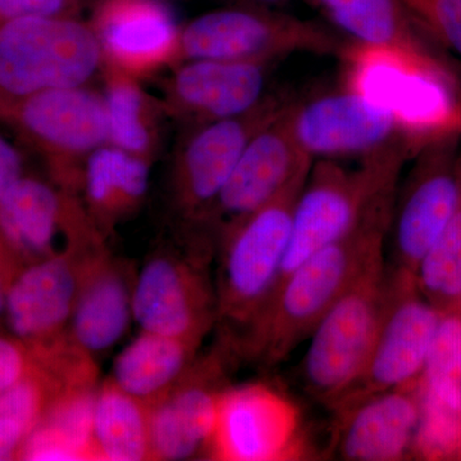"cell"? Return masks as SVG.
I'll return each mask as SVG.
<instances>
[{
  "mask_svg": "<svg viewBox=\"0 0 461 461\" xmlns=\"http://www.w3.org/2000/svg\"><path fill=\"white\" fill-rule=\"evenodd\" d=\"M459 200L450 222L418 266V290L436 306L450 305L461 299V151L459 154ZM438 309V308H437Z\"/></svg>",
  "mask_w": 461,
  "mask_h": 461,
  "instance_id": "obj_29",
  "label": "cell"
},
{
  "mask_svg": "<svg viewBox=\"0 0 461 461\" xmlns=\"http://www.w3.org/2000/svg\"><path fill=\"white\" fill-rule=\"evenodd\" d=\"M25 359L23 351L14 342L0 338V393L23 381Z\"/></svg>",
  "mask_w": 461,
  "mask_h": 461,
  "instance_id": "obj_36",
  "label": "cell"
},
{
  "mask_svg": "<svg viewBox=\"0 0 461 461\" xmlns=\"http://www.w3.org/2000/svg\"><path fill=\"white\" fill-rule=\"evenodd\" d=\"M132 318V287L118 267L100 256L87 269L69 327L85 354L104 353L123 338Z\"/></svg>",
  "mask_w": 461,
  "mask_h": 461,
  "instance_id": "obj_23",
  "label": "cell"
},
{
  "mask_svg": "<svg viewBox=\"0 0 461 461\" xmlns=\"http://www.w3.org/2000/svg\"><path fill=\"white\" fill-rule=\"evenodd\" d=\"M341 50L338 39L315 23L250 9L209 12L181 29V62L211 59L267 65L275 58L300 51L330 54Z\"/></svg>",
  "mask_w": 461,
  "mask_h": 461,
  "instance_id": "obj_8",
  "label": "cell"
},
{
  "mask_svg": "<svg viewBox=\"0 0 461 461\" xmlns=\"http://www.w3.org/2000/svg\"><path fill=\"white\" fill-rule=\"evenodd\" d=\"M285 105L280 99L266 96L247 113L194 124L195 129L182 142L175 162L176 195L185 213L208 222L249 141Z\"/></svg>",
  "mask_w": 461,
  "mask_h": 461,
  "instance_id": "obj_12",
  "label": "cell"
},
{
  "mask_svg": "<svg viewBox=\"0 0 461 461\" xmlns=\"http://www.w3.org/2000/svg\"><path fill=\"white\" fill-rule=\"evenodd\" d=\"M355 41L426 50L412 32L399 0H315Z\"/></svg>",
  "mask_w": 461,
  "mask_h": 461,
  "instance_id": "obj_28",
  "label": "cell"
},
{
  "mask_svg": "<svg viewBox=\"0 0 461 461\" xmlns=\"http://www.w3.org/2000/svg\"><path fill=\"white\" fill-rule=\"evenodd\" d=\"M103 75L108 144L150 159L158 140L157 112L162 104L154 105L139 78L107 66Z\"/></svg>",
  "mask_w": 461,
  "mask_h": 461,
  "instance_id": "obj_27",
  "label": "cell"
},
{
  "mask_svg": "<svg viewBox=\"0 0 461 461\" xmlns=\"http://www.w3.org/2000/svg\"><path fill=\"white\" fill-rule=\"evenodd\" d=\"M266 65L230 60H185L166 85L162 108L194 124L247 113L266 95Z\"/></svg>",
  "mask_w": 461,
  "mask_h": 461,
  "instance_id": "obj_18",
  "label": "cell"
},
{
  "mask_svg": "<svg viewBox=\"0 0 461 461\" xmlns=\"http://www.w3.org/2000/svg\"><path fill=\"white\" fill-rule=\"evenodd\" d=\"M395 195L377 203L345 238L321 249L273 291L263 311L245 330L247 354L277 366L312 335L327 311L384 250Z\"/></svg>",
  "mask_w": 461,
  "mask_h": 461,
  "instance_id": "obj_1",
  "label": "cell"
},
{
  "mask_svg": "<svg viewBox=\"0 0 461 461\" xmlns=\"http://www.w3.org/2000/svg\"><path fill=\"white\" fill-rule=\"evenodd\" d=\"M457 455L461 457V438H460V445H459V451H457Z\"/></svg>",
  "mask_w": 461,
  "mask_h": 461,
  "instance_id": "obj_40",
  "label": "cell"
},
{
  "mask_svg": "<svg viewBox=\"0 0 461 461\" xmlns=\"http://www.w3.org/2000/svg\"><path fill=\"white\" fill-rule=\"evenodd\" d=\"M457 138L420 149L391 218V272L415 277L418 266L450 222L459 200Z\"/></svg>",
  "mask_w": 461,
  "mask_h": 461,
  "instance_id": "obj_10",
  "label": "cell"
},
{
  "mask_svg": "<svg viewBox=\"0 0 461 461\" xmlns=\"http://www.w3.org/2000/svg\"><path fill=\"white\" fill-rule=\"evenodd\" d=\"M0 238L45 259L98 253L102 233L74 191L23 176L0 203Z\"/></svg>",
  "mask_w": 461,
  "mask_h": 461,
  "instance_id": "obj_11",
  "label": "cell"
},
{
  "mask_svg": "<svg viewBox=\"0 0 461 461\" xmlns=\"http://www.w3.org/2000/svg\"><path fill=\"white\" fill-rule=\"evenodd\" d=\"M93 444L95 459L141 461L150 457L147 403L113 384L96 393Z\"/></svg>",
  "mask_w": 461,
  "mask_h": 461,
  "instance_id": "obj_26",
  "label": "cell"
},
{
  "mask_svg": "<svg viewBox=\"0 0 461 461\" xmlns=\"http://www.w3.org/2000/svg\"><path fill=\"white\" fill-rule=\"evenodd\" d=\"M259 2H277V0H259Z\"/></svg>",
  "mask_w": 461,
  "mask_h": 461,
  "instance_id": "obj_41",
  "label": "cell"
},
{
  "mask_svg": "<svg viewBox=\"0 0 461 461\" xmlns=\"http://www.w3.org/2000/svg\"><path fill=\"white\" fill-rule=\"evenodd\" d=\"M196 344L144 332L114 360L112 384L151 405L166 396L189 371Z\"/></svg>",
  "mask_w": 461,
  "mask_h": 461,
  "instance_id": "obj_24",
  "label": "cell"
},
{
  "mask_svg": "<svg viewBox=\"0 0 461 461\" xmlns=\"http://www.w3.org/2000/svg\"><path fill=\"white\" fill-rule=\"evenodd\" d=\"M95 396L90 384L67 388L63 396L54 403L45 423L29 433L23 448L25 459H95L93 444Z\"/></svg>",
  "mask_w": 461,
  "mask_h": 461,
  "instance_id": "obj_25",
  "label": "cell"
},
{
  "mask_svg": "<svg viewBox=\"0 0 461 461\" xmlns=\"http://www.w3.org/2000/svg\"><path fill=\"white\" fill-rule=\"evenodd\" d=\"M29 430L11 417L0 415V461L12 459Z\"/></svg>",
  "mask_w": 461,
  "mask_h": 461,
  "instance_id": "obj_37",
  "label": "cell"
},
{
  "mask_svg": "<svg viewBox=\"0 0 461 461\" xmlns=\"http://www.w3.org/2000/svg\"><path fill=\"white\" fill-rule=\"evenodd\" d=\"M102 256L45 258L14 280L5 294L8 326L20 339L50 338L69 323L91 263Z\"/></svg>",
  "mask_w": 461,
  "mask_h": 461,
  "instance_id": "obj_19",
  "label": "cell"
},
{
  "mask_svg": "<svg viewBox=\"0 0 461 461\" xmlns=\"http://www.w3.org/2000/svg\"><path fill=\"white\" fill-rule=\"evenodd\" d=\"M390 297L384 250L364 267L309 336L302 362L305 390L333 409L364 371Z\"/></svg>",
  "mask_w": 461,
  "mask_h": 461,
  "instance_id": "obj_4",
  "label": "cell"
},
{
  "mask_svg": "<svg viewBox=\"0 0 461 461\" xmlns=\"http://www.w3.org/2000/svg\"><path fill=\"white\" fill-rule=\"evenodd\" d=\"M217 300L194 266L169 256L145 264L132 286V317L144 332L199 344Z\"/></svg>",
  "mask_w": 461,
  "mask_h": 461,
  "instance_id": "obj_17",
  "label": "cell"
},
{
  "mask_svg": "<svg viewBox=\"0 0 461 461\" xmlns=\"http://www.w3.org/2000/svg\"><path fill=\"white\" fill-rule=\"evenodd\" d=\"M420 424L414 451L427 459L457 455L461 438V411L446 405L418 388Z\"/></svg>",
  "mask_w": 461,
  "mask_h": 461,
  "instance_id": "obj_31",
  "label": "cell"
},
{
  "mask_svg": "<svg viewBox=\"0 0 461 461\" xmlns=\"http://www.w3.org/2000/svg\"><path fill=\"white\" fill-rule=\"evenodd\" d=\"M387 272L390 297L377 339L362 375L335 411L375 393L411 386L423 372L442 313L418 295L415 277Z\"/></svg>",
  "mask_w": 461,
  "mask_h": 461,
  "instance_id": "obj_9",
  "label": "cell"
},
{
  "mask_svg": "<svg viewBox=\"0 0 461 461\" xmlns=\"http://www.w3.org/2000/svg\"><path fill=\"white\" fill-rule=\"evenodd\" d=\"M400 3H403L406 7L412 8L415 5H417L418 0H399Z\"/></svg>",
  "mask_w": 461,
  "mask_h": 461,
  "instance_id": "obj_39",
  "label": "cell"
},
{
  "mask_svg": "<svg viewBox=\"0 0 461 461\" xmlns=\"http://www.w3.org/2000/svg\"><path fill=\"white\" fill-rule=\"evenodd\" d=\"M302 447L299 411L286 396L260 384L223 391L211 447L214 459L290 460Z\"/></svg>",
  "mask_w": 461,
  "mask_h": 461,
  "instance_id": "obj_13",
  "label": "cell"
},
{
  "mask_svg": "<svg viewBox=\"0 0 461 461\" xmlns=\"http://www.w3.org/2000/svg\"><path fill=\"white\" fill-rule=\"evenodd\" d=\"M420 378L421 393L461 411L460 314H442Z\"/></svg>",
  "mask_w": 461,
  "mask_h": 461,
  "instance_id": "obj_30",
  "label": "cell"
},
{
  "mask_svg": "<svg viewBox=\"0 0 461 461\" xmlns=\"http://www.w3.org/2000/svg\"><path fill=\"white\" fill-rule=\"evenodd\" d=\"M42 393L41 386L23 378L0 393V415L20 421L29 433L35 429L41 415Z\"/></svg>",
  "mask_w": 461,
  "mask_h": 461,
  "instance_id": "obj_33",
  "label": "cell"
},
{
  "mask_svg": "<svg viewBox=\"0 0 461 461\" xmlns=\"http://www.w3.org/2000/svg\"><path fill=\"white\" fill-rule=\"evenodd\" d=\"M103 67L93 27L76 17H23L0 25V99L85 86Z\"/></svg>",
  "mask_w": 461,
  "mask_h": 461,
  "instance_id": "obj_5",
  "label": "cell"
},
{
  "mask_svg": "<svg viewBox=\"0 0 461 461\" xmlns=\"http://www.w3.org/2000/svg\"><path fill=\"white\" fill-rule=\"evenodd\" d=\"M90 25L104 66L139 80L181 62V29L165 0H100Z\"/></svg>",
  "mask_w": 461,
  "mask_h": 461,
  "instance_id": "obj_15",
  "label": "cell"
},
{
  "mask_svg": "<svg viewBox=\"0 0 461 461\" xmlns=\"http://www.w3.org/2000/svg\"><path fill=\"white\" fill-rule=\"evenodd\" d=\"M23 177V160L21 153L0 132V203Z\"/></svg>",
  "mask_w": 461,
  "mask_h": 461,
  "instance_id": "obj_35",
  "label": "cell"
},
{
  "mask_svg": "<svg viewBox=\"0 0 461 461\" xmlns=\"http://www.w3.org/2000/svg\"><path fill=\"white\" fill-rule=\"evenodd\" d=\"M287 104L253 136L209 215L222 238L227 230L268 204L300 176L311 172L313 158L297 145L288 126Z\"/></svg>",
  "mask_w": 461,
  "mask_h": 461,
  "instance_id": "obj_14",
  "label": "cell"
},
{
  "mask_svg": "<svg viewBox=\"0 0 461 461\" xmlns=\"http://www.w3.org/2000/svg\"><path fill=\"white\" fill-rule=\"evenodd\" d=\"M342 89L390 112L409 156L461 135L453 76L426 50L354 41L339 51Z\"/></svg>",
  "mask_w": 461,
  "mask_h": 461,
  "instance_id": "obj_2",
  "label": "cell"
},
{
  "mask_svg": "<svg viewBox=\"0 0 461 461\" xmlns=\"http://www.w3.org/2000/svg\"><path fill=\"white\" fill-rule=\"evenodd\" d=\"M150 159L104 144L87 157L78 189L83 204L100 233L129 217L147 196Z\"/></svg>",
  "mask_w": 461,
  "mask_h": 461,
  "instance_id": "obj_22",
  "label": "cell"
},
{
  "mask_svg": "<svg viewBox=\"0 0 461 461\" xmlns=\"http://www.w3.org/2000/svg\"><path fill=\"white\" fill-rule=\"evenodd\" d=\"M286 115L297 145L312 158L363 157L400 139L390 112L345 89L287 105Z\"/></svg>",
  "mask_w": 461,
  "mask_h": 461,
  "instance_id": "obj_16",
  "label": "cell"
},
{
  "mask_svg": "<svg viewBox=\"0 0 461 461\" xmlns=\"http://www.w3.org/2000/svg\"><path fill=\"white\" fill-rule=\"evenodd\" d=\"M0 121L41 153L59 184L74 193L87 157L108 144L104 98L86 86L0 99Z\"/></svg>",
  "mask_w": 461,
  "mask_h": 461,
  "instance_id": "obj_7",
  "label": "cell"
},
{
  "mask_svg": "<svg viewBox=\"0 0 461 461\" xmlns=\"http://www.w3.org/2000/svg\"><path fill=\"white\" fill-rule=\"evenodd\" d=\"M336 412L335 450L341 459L396 461L414 450L420 399L412 384L366 397Z\"/></svg>",
  "mask_w": 461,
  "mask_h": 461,
  "instance_id": "obj_21",
  "label": "cell"
},
{
  "mask_svg": "<svg viewBox=\"0 0 461 461\" xmlns=\"http://www.w3.org/2000/svg\"><path fill=\"white\" fill-rule=\"evenodd\" d=\"M217 364L206 363L148 406L150 459L187 460L205 450L211 453L224 391Z\"/></svg>",
  "mask_w": 461,
  "mask_h": 461,
  "instance_id": "obj_20",
  "label": "cell"
},
{
  "mask_svg": "<svg viewBox=\"0 0 461 461\" xmlns=\"http://www.w3.org/2000/svg\"><path fill=\"white\" fill-rule=\"evenodd\" d=\"M78 0H0V25L23 17H76Z\"/></svg>",
  "mask_w": 461,
  "mask_h": 461,
  "instance_id": "obj_34",
  "label": "cell"
},
{
  "mask_svg": "<svg viewBox=\"0 0 461 461\" xmlns=\"http://www.w3.org/2000/svg\"><path fill=\"white\" fill-rule=\"evenodd\" d=\"M412 11L461 57V0H418Z\"/></svg>",
  "mask_w": 461,
  "mask_h": 461,
  "instance_id": "obj_32",
  "label": "cell"
},
{
  "mask_svg": "<svg viewBox=\"0 0 461 461\" xmlns=\"http://www.w3.org/2000/svg\"><path fill=\"white\" fill-rule=\"evenodd\" d=\"M405 157V145L395 140L363 156L357 169H346L332 159L312 167L294 209L277 285L321 249L348 235L377 203L393 195Z\"/></svg>",
  "mask_w": 461,
  "mask_h": 461,
  "instance_id": "obj_3",
  "label": "cell"
},
{
  "mask_svg": "<svg viewBox=\"0 0 461 461\" xmlns=\"http://www.w3.org/2000/svg\"><path fill=\"white\" fill-rule=\"evenodd\" d=\"M309 173L300 176L277 198L248 215L221 238L222 263L217 315L247 330L277 286L290 239L291 223Z\"/></svg>",
  "mask_w": 461,
  "mask_h": 461,
  "instance_id": "obj_6",
  "label": "cell"
},
{
  "mask_svg": "<svg viewBox=\"0 0 461 461\" xmlns=\"http://www.w3.org/2000/svg\"><path fill=\"white\" fill-rule=\"evenodd\" d=\"M5 313V294L3 291L2 282H0V315Z\"/></svg>",
  "mask_w": 461,
  "mask_h": 461,
  "instance_id": "obj_38",
  "label": "cell"
}]
</instances>
